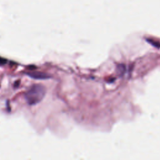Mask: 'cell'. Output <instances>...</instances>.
Wrapping results in <instances>:
<instances>
[{"instance_id": "cell-4", "label": "cell", "mask_w": 160, "mask_h": 160, "mask_svg": "<svg viewBox=\"0 0 160 160\" xmlns=\"http://www.w3.org/2000/svg\"><path fill=\"white\" fill-rule=\"evenodd\" d=\"M6 63V59L0 58V65H5Z\"/></svg>"}, {"instance_id": "cell-2", "label": "cell", "mask_w": 160, "mask_h": 160, "mask_svg": "<svg viewBox=\"0 0 160 160\" xmlns=\"http://www.w3.org/2000/svg\"><path fill=\"white\" fill-rule=\"evenodd\" d=\"M28 76L36 80H46L51 78L49 74L41 71H33L28 72L26 73Z\"/></svg>"}, {"instance_id": "cell-1", "label": "cell", "mask_w": 160, "mask_h": 160, "mask_svg": "<svg viewBox=\"0 0 160 160\" xmlns=\"http://www.w3.org/2000/svg\"><path fill=\"white\" fill-rule=\"evenodd\" d=\"M46 93V88L43 84H33L25 93V99L29 105H35L42 101Z\"/></svg>"}, {"instance_id": "cell-3", "label": "cell", "mask_w": 160, "mask_h": 160, "mask_svg": "<svg viewBox=\"0 0 160 160\" xmlns=\"http://www.w3.org/2000/svg\"><path fill=\"white\" fill-rule=\"evenodd\" d=\"M125 71V67L124 65H120L118 66V72L120 74H123Z\"/></svg>"}]
</instances>
